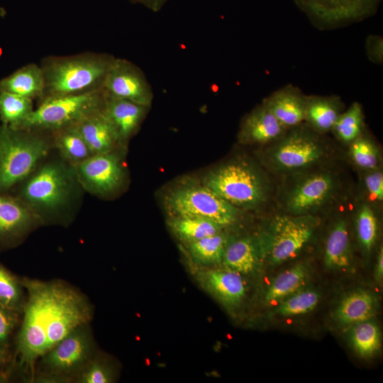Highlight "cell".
Wrapping results in <instances>:
<instances>
[{"mask_svg": "<svg viewBox=\"0 0 383 383\" xmlns=\"http://www.w3.org/2000/svg\"><path fill=\"white\" fill-rule=\"evenodd\" d=\"M74 125L92 155L108 152L123 145L104 108Z\"/></svg>", "mask_w": 383, "mask_h": 383, "instance_id": "18", "label": "cell"}, {"mask_svg": "<svg viewBox=\"0 0 383 383\" xmlns=\"http://www.w3.org/2000/svg\"><path fill=\"white\" fill-rule=\"evenodd\" d=\"M263 262L257 235H231L221 265L240 274H250L255 272Z\"/></svg>", "mask_w": 383, "mask_h": 383, "instance_id": "19", "label": "cell"}, {"mask_svg": "<svg viewBox=\"0 0 383 383\" xmlns=\"http://www.w3.org/2000/svg\"><path fill=\"white\" fill-rule=\"evenodd\" d=\"M20 313L0 306V345L7 348Z\"/></svg>", "mask_w": 383, "mask_h": 383, "instance_id": "38", "label": "cell"}, {"mask_svg": "<svg viewBox=\"0 0 383 383\" xmlns=\"http://www.w3.org/2000/svg\"><path fill=\"white\" fill-rule=\"evenodd\" d=\"M201 287L228 308L239 306L246 294L242 274L224 267L206 268L196 272Z\"/></svg>", "mask_w": 383, "mask_h": 383, "instance_id": "15", "label": "cell"}, {"mask_svg": "<svg viewBox=\"0 0 383 383\" xmlns=\"http://www.w3.org/2000/svg\"><path fill=\"white\" fill-rule=\"evenodd\" d=\"M33 109V99L0 91V118L3 124L17 128Z\"/></svg>", "mask_w": 383, "mask_h": 383, "instance_id": "33", "label": "cell"}, {"mask_svg": "<svg viewBox=\"0 0 383 383\" xmlns=\"http://www.w3.org/2000/svg\"><path fill=\"white\" fill-rule=\"evenodd\" d=\"M103 89L110 96L150 106L153 100L151 84L142 70L132 62L115 57Z\"/></svg>", "mask_w": 383, "mask_h": 383, "instance_id": "14", "label": "cell"}, {"mask_svg": "<svg viewBox=\"0 0 383 383\" xmlns=\"http://www.w3.org/2000/svg\"><path fill=\"white\" fill-rule=\"evenodd\" d=\"M40 221L25 204L0 196V240L19 238Z\"/></svg>", "mask_w": 383, "mask_h": 383, "instance_id": "23", "label": "cell"}, {"mask_svg": "<svg viewBox=\"0 0 383 383\" xmlns=\"http://www.w3.org/2000/svg\"><path fill=\"white\" fill-rule=\"evenodd\" d=\"M287 130L261 103L243 118L238 141L245 145H267L282 137Z\"/></svg>", "mask_w": 383, "mask_h": 383, "instance_id": "16", "label": "cell"}, {"mask_svg": "<svg viewBox=\"0 0 383 383\" xmlns=\"http://www.w3.org/2000/svg\"><path fill=\"white\" fill-rule=\"evenodd\" d=\"M52 133L56 147L70 162L77 165L92 155L75 125Z\"/></svg>", "mask_w": 383, "mask_h": 383, "instance_id": "30", "label": "cell"}, {"mask_svg": "<svg viewBox=\"0 0 383 383\" xmlns=\"http://www.w3.org/2000/svg\"><path fill=\"white\" fill-rule=\"evenodd\" d=\"M134 4L141 5L152 12L160 11L170 0H128Z\"/></svg>", "mask_w": 383, "mask_h": 383, "instance_id": "41", "label": "cell"}, {"mask_svg": "<svg viewBox=\"0 0 383 383\" xmlns=\"http://www.w3.org/2000/svg\"><path fill=\"white\" fill-rule=\"evenodd\" d=\"M105 99L103 88L83 94L45 99L15 128L53 132L74 125L84 117L102 109Z\"/></svg>", "mask_w": 383, "mask_h": 383, "instance_id": "10", "label": "cell"}, {"mask_svg": "<svg viewBox=\"0 0 383 383\" xmlns=\"http://www.w3.org/2000/svg\"><path fill=\"white\" fill-rule=\"evenodd\" d=\"M379 306L373 292L357 289L348 293L337 305L333 318L340 327H350L374 317Z\"/></svg>", "mask_w": 383, "mask_h": 383, "instance_id": "21", "label": "cell"}, {"mask_svg": "<svg viewBox=\"0 0 383 383\" xmlns=\"http://www.w3.org/2000/svg\"><path fill=\"white\" fill-rule=\"evenodd\" d=\"M71 170L60 162L44 165L26 183L22 195L26 205L40 221L61 208L68 200L73 186Z\"/></svg>", "mask_w": 383, "mask_h": 383, "instance_id": "11", "label": "cell"}, {"mask_svg": "<svg viewBox=\"0 0 383 383\" xmlns=\"http://www.w3.org/2000/svg\"><path fill=\"white\" fill-rule=\"evenodd\" d=\"M150 107L106 94L104 111L123 145L139 129Z\"/></svg>", "mask_w": 383, "mask_h": 383, "instance_id": "20", "label": "cell"}, {"mask_svg": "<svg viewBox=\"0 0 383 383\" xmlns=\"http://www.w3.org/2000/svg\"><path fill=\"white\" fill-rule=\"evenodd\" d=\"M364 119L362 105L355 101L340 113L331 132L338 140L349 145L363 133Z\"/></svg>", "mask_w": 383, "mask_h": 383, "instance_id": "31", "label": "cell"}, {"mask_svg": "<svg viewBox=\"0 0 383 383\" xmlns=\"http://www.w3.org/2000/svg\"><path fill=\"white\" fill-rule=\"evenodd\" d=\"M279 194V203L287 214L315 215L338 194L340 181L328 170H309L291 174Z\"/></svg>", "mask_w": 383, "mask_h": 383, "instance_id": "7", "label": "cell"}, {"mask_svg": "<svg viewBox=\"0 0 383 383\" xmlns=\"http://www.w3.org/2000/svg\"><path fill=\"white\" fill-rule=\"evenodd\" d=\"M309 276L306 263L299 262L277 274L266 288L263 301L268 305H276L289 295L300 290Z\"/></svg>", "mask_w": 383, "mask_h": 383, "instance_id": "26", "label": "cell"}, {"mask_svg": "<svg viewBox=\"0 0 383 383\" xmlns=\"http://www.w3.org/2000/svg\"><path fill=\"white\" fill-rule=\"evenodd\" d=\"M96 345L89 323L72 330L40 357V382H72L75 376L96 354Z\"/></svg>", "mask_w": 383, "mask_h": 383, "instance_id": "6", "label": "cell"}, {"mask_svg": "<svg viewBox=\"0 0 383 383\" xmlns=\"http://www.w3.org/2000/svg\"><path fill=\"white\" fill-rule=\"evenodd\" d=\"M375 280L381 283L383 279V249L382 247L379 248V250L377 257L376 267L374 272Z\"/></svg>", "mask_w": 383, "mask_h": 383, "instance_id": "42", "label": "cell"}, {"mask_svg": "<svg viewBox=\"0 0 383 383\" xmlns=\"http://www.w3.org/2000/svg\"><path fill=\"white\" fill-rule=\"evenodd\" d=\"M349 153L354 164L365 171L379 168V148L363 133L349 144Z\"/></svg>", "mask_w": 383, "mask_h": 383, "instance_id": "36", "label": "cell"}, {"mask_svg": "<svg viewBox=\"0 0 383 383\" xmlns=\"http://www.w3.org/2000/svg\"><path fill=\"white\" fill-rule=\"evenodd\" d=\"M45 79L40 65L30 63L0 81V91L34 99L43 97Z\"/></svg>", "mask_w": 383, "mask_h": 383, "instance_id": "25", "label": "cell"}, {"mask_svg": "<svg viewBox=\"0 0 383 383\" xmlns=\"http://www.w3.org/2000/svg\"><path fill=\"white\" fill-rule=\"evenodd\" d=\"M118 150L92 155L76 165L77 179L88 192L108 196L122 187L126 170Z\"/></svg>", "mask_w": 383, "mask_h": 383, "instance_id": "13", "label": "cell"}, {"mask_svg": "<svg viewBox=\"0 0 383 383\" xmlns=\"http://www.w3.org/2000/svg\"><path fill=\"white\" fill-rule=\"evenodd\" d=\"M164 204L170 216H199L225 228L238 223L243 213L202 183L192 181L170 189L165 195Z\"/></svg>", "mask_w": 383, "mask_h": 383, "instance_id": "9", "label": "cell"}, {"mask_svg": "<svg viewBox=\"0 0 383 383\" xmlns=\"http://www.w3.org/2000/svg\"><path fill=\"white\" fill-rule=\"evenodd\" d=\"M21 282L0 265V306L22 313L26 292Z\"/></svg>", "mask_w": 383, "mask_h": 383, "instance_id": "34", "label": "cell"}, {"mask_svg": "<svg viewBox=\"0 0 383 383\" xmlns=\"http://www.w3.org/2000/svg\"><path fill=\"white\" fill-rule=\"evenodd\" d=\"M355 229L358 242L365 253H370L376 244L378 235V221L372 208L363 204L357 209Z\"/></svg>", "mask_w": 383, "mask_h": 383, "instance_id": "35", "label": "cell"}, {"mask_svg": "<svg viewBox=\"0 0 383 383\" xmlns=\"http://www.w3.org/2000/svg\"><path fill=\"white\" fill-rule=\"evenodd\" d=\"M231 235L225 231L186 244L192 261L204 267L218 266L222 264L225 249Z\"/></svg>", "mask_w": 383, "mask_h": 383, "instance_id": "28", "label": "cell"}, {"mask_svg": "<svg viewBox=\"0 0 383 383\" xmlns=\"http://www.w3.org/2000/svg\"><path fill=\"white\" fill-rule=\"evenodd\" d=\"M365 52L369 61L373 64H383V38L379 35H370L365 41Z\"/></svg>", "mask_w": 383, "mask_h": 383, "instance_id": "40", "label": "cell"}, {"mask_svg": "<svg viewBox=\"0 0 383 383\" xmlns=\"http://www.w3.org/2000/svg\"><path fill=\"white\" fill-rule=\"evenodd\" d=\"M116 372L113 367L105 357L96 354L75 376V383H111Z\"/></svg>", "mask_w": 383, "mask_h": 383, "instance_id": "37", "label": "cell"}, {"mask_svg": "<svg viewBox=\"0 0 383 383\" xmlns=\"http://www.w3.org/2000/svg\"><path fill=\"white\" fill-rule=\"evenodd\" d=\"M264 150L262 160L269 169L291 174L319 167L328 160L331 150L323 135L304 122L287 129Z\"/></svg>", "mask_w": 383, "mask_h": 383, "instance_id": "4", "label": "cell"}, {"mask_svg": "<svg viewBox=\"0 0 383 383\" xmlns=\"http://www.w3.org/2000/svg\"><path fill=\"white\" fill-rule=\"evenodd\" d=\"M349 338L355 353L362 358L374 356L381 348V332L377 323L368 319L350 327Z\"/></svg>", "mask_w": 383, "mask_h": 383, "instance_id": "29", "label": "cell"}, {"mask_svg": "<svg viewBox=\"0 0 383 383\" xmlns=\"http://www.w3.org/2000/svg\"><path fill=\"white\" fill-rule=\"evenodd\" d=\"M114 59L110 54L96 52L44 58L40 65L45 79L40 101L102 89Z\"/></svg>", "mask_w": 383, "mask_h": 383, "instance_id": "2", "label": "cell"}, {"mask_svg": "<svg viewBox=\"0 0 383 383\" xmlns=\"http://www.w3.org/2000/svg\"><path fill=\"white\" fill-rule=\"evenodd\" d=\"M21 280L26 301L16 347L23 363L33 370L40 357L69 333L89 323L93 310L84 295L63 282Z\"/></svg>", "mask_w": 383, "mask_h": 383, "instance_id": "1", "label": "cell"}, {"mask_svg": "<svg viewBox=\"0 0 383 383\" xmlns=\"http://www.w3.org/2000/svg\"><path fill=\"white\" fill-rule=\"evenodd\" d=\"M320 301V294L313 289L299 290L276 304L271 311L275 317H293L313 311Z\"/></svg>", "mask_w": 383, "mask_h": 383, "instance_id": "32", "label": "cell"}, {"mask_svg": "<svg viewBox=\"0 0 383 383\" xmlns=\"http://www.w3.org/2000/svg\"><path fill=\"white\" fill-rule=\"evenodd\" d=\"M168 226L174 235L184 244L215 235L226 229L213 221L193 216H170Z\"/></svg>", "mask_w": 383, "mask_h": 383, "instance_id": "27", "label": "cell"}, {"mask_svg": "<svg viewBox=\"0 0 383 383\" xmlns=\"http://www.w3.org/2000/svg\"><path fill=\"white\" fill-rule=\"evenodd\" d=\"M306 95L297 87L287 84L265 97L261 102L287 129L304 121Z\"/></svg>", "mask_w": 383, "mask_h": 383, "instance_id": "17", "label": "cell"}, {"mask_svg": "<svg viewBox=\"0 0 383 383\" xmlns=\"http://www.w3.org/2000/svg\"><path fill=\"white\" fill-rule=\"evenodd\" d=\"M44 131L0 127V189L27 178L50 148Z\"/></svg>", "mask_w": 383, "mask_h": 383, "instance_id": "5", "label": "cell"}, {"mask_svg": "<svg viewBox=\"0 0 383 383\" xmlns=\"http://www.w3.org/2000/svg\"><path fill=\"white\" fill-rule=\"evenodd\" d=\"M364 187L371 200L381 202L383 199V174L379 168L365 171Z\"/></svg>", "mask_w": 383, "mask_h": 383, "instance_id": "39", "label": "cell"}, {"mask_svg": "<svg viewBox=\"0 0 383 383\" xmlns=\"http://www.w3.org/2000/svg\"><path fill=\"white\" fill-rule=\"evenodd\" d=\"M8 357L7 348L0 345V368L6 363Z\"/></svg>", "mask_w": 383, "mask_h": 383, "instance_id": "43", "label": "cell"}, {"mask_svg": "<svg viewBox=\"0 0 383 383\" xmlns=\"http://www.w3.org/2000/svg\"><path fill=\"white\" fill-rule=\"evenodd\" d=\"M344 111L339 96H306L304 123L315 131L324 135L331 131L338 116Z\"/></svg>", "mask_w": 383, "mask_h": 383, "instance_id": "24", "label": "cell"}, {"mask_svg": "<svg viewBox=\"0 0 383 383\" xmlns=\"http://www.w3.org/2000/svg\"><path fill=\"white\" fill-rule=\"evenodd\" d=\"M320 222L316 215L274 216L257 235L264 261L275 266L294 257L311 240Z\"/></svg>", "mask_w": 383, "mask_h": 383, "instance_id": "8", "label": "cell"}, {"mask_svg": "<svg viewBox=\"0 0 383 383\" xmlns=\"http://www.w3.org/2000/svg\"><path fill=\"white\" fill-rule=\"evenodd\" d=\"M353 262V252L348 221L337 218L332 223L326 236L323 262L331 270H345Z\"/></svg>", "mask_w": 383, "mask_h": 383, "instance_id": "22", "label": "cell"}, {"mask_svg": "<svg viewBox=\"0 0 383 383\" xmlns=\"http://www.w3.org/2000/svg\"><path fill=\"white\" fill-rule=\"evenodd\" d=\"M382 0H294L311 23L331 30L362 21L377 11Z\"/></svg>", "mask_w": 383, "mask_h": 383, "instance_id": "12", "label": "cell"}, {"mask_svg": "<svg viewBox=\"0 0 383 383\" xmlns=\"http://www.w3.org/2000/svg\"><path fill=\"white\" fill-rule=\"evenodd\" d=\"M201 183L233 206L260 208L268 200L271 185L266 174L252 162L236 159L209 171Z\"/></svg>", "mask_w": 383, "mask_h": 383, "instance_id": "3", "label": "cell"}]
</instances>
